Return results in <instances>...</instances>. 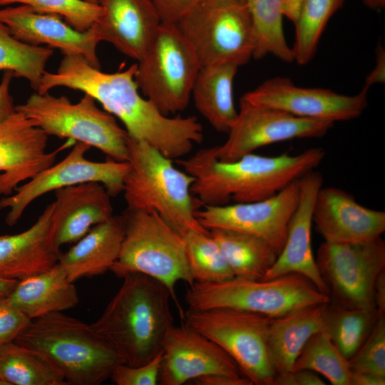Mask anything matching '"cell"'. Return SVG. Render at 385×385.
Returning <instances> with one entry per match:
<instances>
[{
  "label": "cell",
  "mask_w": 385,
  "mask_h": 385,
  "mask_svg": "<svg viewBox=\"0 0 385 385\" xmlns=\"http://www.w3.org/2000/svg\"><path fill=\"white\" fill-rule=\"evenodd\" d=\"M137 63L125 70L105 73L81 56H64L55 73L46 71L37 93L56 87L82 91L118 118L128 134L143 140L172 160L185 158L203 140V130L195 116L170 117L138 92L134 76Z\"/></svg>",
  "instance_id": "cell-1"
},
{
  "label": "cell",
  "mask_w": 385,
  "mask_h": 385,
  "mask_svg": "<svg viewBox=\"0 0 385 385\" xmlns=\"http://www.w3.org/2000/svg\"><path fill=\"white\" fill-rule=\"evenodd\" d=\"M325 155L323 148L317 147L294 155L252 153L232 162H221L212 146L175 162L193 177L190 190L197 201L203 206H218L270 198L317 168Z\"/></svg>",
  "instance_id": "cell-2"
},
{
  "label": "cell",
  "mask_w": 385,
  "mask_h": 385,
  "mask_svg": "<svg viewBox=\"0 0 385 385\" xmlns=\"http://www.w3.org/2000/svg\"><path fill=\"white\" fill-rule=\"evenodd\" d=\"M91 327L130 366L143 365L162 352L174 326L168 288L146 274L132 272Z\"/></svg>",
  "instance_id": "cell-3"
},
{
  "label": "cell",
  "mask_w": 385,
  "mask_h": 385,
  "mask_svg": "<svg viewBox=\"0 0 385 385\" xmlns=\"http://www.w3.org/2000/svg\"><path fill=\"white\" fill-rule=\"evenodd\" d=\"M14 342L44 356L68 384H101L125 364L91 324L62 312L31 320Z\"/></svg>",
  "instance_id": "cell-4"
},
{
  "label": "cell",
  "mask_w": 385,
  "mask_h": 385,
  "mask_svg": "<svg viewBox=\"0 0 385 385\" xmlns=\"http://www.w3.org/2000/svg\"><path fill=\"white\" fill-rule=\"evenodd\" d=\"M128 147L129 168L122 192L127 209L154 211L180 235L208 232L195 215L198 202L190 190L193 177L143 140L128 135Z\"/></svg>",
  "instance_id": "cell-5"
},
{
  "label": "cell",
  "mask_w": 385,
  "mask_h": 385,
  "mask_svg": "<svg viewBox=\"0 0 385 385\" xmlns=\"http://www.w3.org/2000/svg\"><path fill=\"white\" fill-rule=\"evenodd\" d=\"M124 235L119 256L111 268L115 275L138 272L153 277L170 290L182 319L184 312L175 287L183 280L194 283L183 237L154 211L128 210L122 214Z\"/></svg>",
  "instance_id": "cell-6"
},
{
  "label": "cell",
  "mask_w": 385,
  "mask_h": 385,
  "mask_svg": "<svg viewBox=\"0 0 385 385\" xmlns=\"http://www.w3.org/2000/svg\"><path fill=\"white\" fill-rule=\"evenodd\" d=\"M185 299L192 310L232 308L271 318L329 302L327 294L298 273L265 280L233 277L221 282H194L187 289Z\"/></svg>",
  "instance_id": "cell-7"
},
{
  "label": "cell",
  "mask_w": 385,
  "mask_h": 385,
  "mask_svg": "<svg viewBox=\"0 0 385 385\" xmlns=\"http://www.w3.org/2000/svg\"><path fill=\"white\" fill-rule=\"evenodd\" d=\"M16 111L33 120L48 136L85 143L114 160H128L127 131L88 94L73 103L64 96L36 92L24 103L16 106Z\"/></svg>",
  "instance_id": "cell-8"
},
{
  "label": "cell",
  "mask_w": 385,
  "mask_h": 385,
  "mask_svg": "<svg viewBox=\"0 0 385 385\" xmlns=\"http://www.w3.org/2000/svg\"><path fill=\"white\" fill-rule=\"evenodd\" d=\"M201 68L198 58L177 24L161 23L134 79L144 96L164 115L183 111Z\"/></svg>",
  "instance_id": "cell-9"
},
{
  "label": "cell",
  "mask_w": 385,
  "mask_h": 385,
  "mask_svg": "<svg viewBox=\"0 0 385 385\" xmlns=\"http://www.w3.org/2000/svg\"><path fill=\"white\" fill-rule=\"evenodd\" d=\"M201 67L246 64L255 48L245 0H202L178 24Z\"/></svg>",
  "instance_id": "cell-10"
},
{
  "label": "cell",
  "mask_w": 385,
  "mask_h": 385,
  "mask_svg": "<svg viewBox=\"0 0 385 385\" xmlns=\"http://www.w3.org/2000/svg\"><path fill=\"white\" fill-rule=\"evenodd\" d=\"M185 324L220 346L252 384L274 385L277 376L270 356L271 317L232 308L188 309Z\"/></svg>",
  "instance_id": "cell-11"
},
{
  "label": "cell",
  "mask_w": 385,
  "mask_h": 385,
  "mask_svg": "<svg viewBox=\"0 0 385 385\" xmlns=\"http://www.w3.org/2000/svg\"><path fill=\"white\" fill-rule=\"evenodd\" d=\"M315 260L328 287L330 302L351 309H376L374 284L385 270V242L381 237L360 243L324 242Z\"/></svg>",
  "instance_id": "cell-12"
},
{
  "label": "cell",
  "mask_w": 385,
  "mask_h": 385,
  "mask_svg": "<svg viewBox=\"0 0 385 385\" xmlns=\"http://www.w3.org/2000/svg\"><path fill=\"white\" fill-rule=\"evenodd\" d=\"M90 148L85 143L76 142L59 163L19 185L11 195L1 197L0 210H9L5 218L6 224L15 225L28 206L39 197L68 186L95 182L102 184L111 196L122 192L128 162L110 158L103 162L90 160L86 158Z\"/></svg>",
  "instance_id": "cell-13"
},
{
  "label": "cell",
  "mask_w": 385,
  "mask_h": 385,
  "mask_svg": "<svg viewBox=\"0 0 385 385\" xmlns=\"http://www.w3.org/2000/svg\"><path fill=\"white\" fill-rule=\"evenodd\" d=\"M333 125L330 121L298 117L241 98L237 119L225 142L215 146V155L221 162H232L272 143L322 137Z\"/></svg>",
  "instance_id": "cell-14"
},
{
  "label": "cell",
  "mask_w": 385,
  "mask_h": 385,
  "mask_svg": "<svg viewBox=\"0 0 385 385\" xmlns=\"http://www.w3.org/2000/svg\"><path fill=\"white\" fill-rule=\"evenodd\" d=\"M299 179L275 195L260 201L204 206L195 212L199 223L207 230L227 229L257 236L279 254L284 245L287 227L297 205Z\"/></svg>",
  "instance_id": "cell-15"
},
{
  "label": "cell",
  "mask_w": 385,
  "mask_h": 385,
  "mask_svg": "<svg viewBox=\"0 0 385 385\" xmlns=\"http://www.w3.org/2000/svg\"><path fill=\"white\" fill-rule=\"evenodd\" d=\"M368 90L364 86L359 93L347 96L330 89L299 87L289 78L275 77L245 93L241 98L298 117L334 123L361 115L367 106Z\"/></svg>",
  "instance_id": "cell-16"
},
{
  "label": "cell",
  "mask_w": 385,
  "mask_h": 385,
  "mask_svg": "<svg viewBox=\"0 0 385 385\" xmlns=\"http://www.w3.org/2000/svg\"><path fill=\"white\" fill-rule=\"evenodd\" d=\"M211 374L242 376L235 361L216 343L185 324L173 326L163 343L158 384L183 385Z\"/></svg>",
  "instance_id": "cell-17"
},
{
  "label": "cell",
  "mask_w": 385,
  "mask_h": 385,
  "mask_svg": "<svg viewBox=\"0 0 385 385\" xmlns=\"http://www.w3.org/2000/svg\"><path fill=\"white\" fill-rule=\"evenodd\" d=\"M48 135L34 121L16 111L0 124V195H10L23 182L55 163L66 142L48 152Z\"/></svg>",
  "instance_id": "cell-18"
},
{
  "label": "cell",
  "mask_w": 385,
  "mask_h": 385,
  "mask_svg": "<svg viewBox=\"0 0 385 385\" xmlns=\"http://www.w3.org/2000/svg\"><path fill=\"white\" fill-rule=\"evenodd\" d=\"M0 22L24 43L47 45L64 56H81L90 65L101 69L96 48L101 39L95 24L87 31H78L60 16L40 13L24 4L0 9Z\"/></svg>",
  "instance_id": "cell-19"
},
{
  "label": "cell",
  "mask_w": 385,
  "mask_h": 385,
  "mask_svg": "<svg viewBox=\"0 0 385 385\" xmlns=\"http://www.w3.org/2000/svg\"><path fill=\"white\" fill-rule=\"evenodd\" d=\"M312 222L329 243L369 242L385 232L384 211L364 207L353 195L334 187H322L317 192Z\"/></svg>",
  "instance_id": "cell-20"
},
{
  "label": "cell",
  "mask_w": 385,
  "mask_h": 385,
  "mask_svg": "<svg viewBox=\"0 0 385 385\" xmlns=\"http://www.w3.org/2000/svg\"><path fill=\"white\" fill-rule=\"evenodd\" d=\"M322 183V174L314 170L299 178V200L288 225L284 245L262 279L298 273L309 279L320 292L329 296L328 287L318 270L311 245L313 205Z\"/></svg>",
  "instance_id": "cell-21"
},
{
  "label": "cell",
  "mask_w": 385,
  "mask_h": 385,
  "mask_svg": "<svg viewBox=\"0 0 385 385\" xmlns=\"http://www.w3.org/2000/svg\"><path fill=\"white\" fill-rule=\"evenodd\" d=\"M60 248L54 237L51 202L27 230L0 235V277L19 281L47 271L58 262Z\"/></svg>",
  "instance_id": "cell-22"
},
{
  "label": "cell",
  "mask_w": 385,
  "mask_h": 385,
  "mask_svg": "<svg viewBox=\"0 0 385 385\" xmlns=\"http://www.w3.org/2000/svg\"><path fill=\"white\" fill-rule=\"evenodd\" d=\"M98 4L103 14L95 24L101 41L140 61L161 24L152 1L98 0Z\"/></svg>",
  "instance_id": "cell-23"
},
{
  "label": "cell",
  "mask_w": 385,
  "mask_h": 385,
  "mask_svg": "<svg viewBox=\"0 0 385 385\" xmlns=\"http://www.w3.org/2000/svg\"><path fill=\"white\" fill-rule=\"evenodd\" d=\"M54 192V237L60 247L76 242L93 226L113 215L111 195L99 183L71 185Z\"/></svg>",
  "instance_id": "cell-24"
},
{
  "label": "cell",
  "mask_w": 385,
  "mask_h": 385,
  "mask_svg": "<svg viewBox=\"0 0 385 385\" xmlns=\"http://www.w3.org/2000/svg\"><path fill=\"white\" fill-rule=\"evenodd\" d=\"M123 235V215H113L93 226L75 245L61 253L58 263L72 282L83 277L103 274L117 260Z\"/></svg>",
  "instance_id": "cell-25"
},
{
  "label": "cell",
  "mask_w": 385,
  "mask_h": 385,
  "mask_svg": "<svg viewBox=\"0 0 385 385\" xmlns=\"http://www.w3.org/2000/svg\"><path fill=\"white\" fill-rule=\"evenodd\" d=\"M7 297L31 320L71 309L79 302L73 282L58 263L47 271L19 280Z\"/></svg>",
  "instance_id": "cell-26"
},
{
  "label": "cell",
  "mask_w": 385,
  "mask_h": 385,
  "mask_svg": "<svg viewBox=\"0 0 385 385\" xmlns=\"http://www.w3.org/2000/svg\"><path fill=\"white\" fill-rule=\"evenodd\" d=\"M326 304L304 307L271 318L268 347L277 374L291 371L308 340L323 329Z\"/></svg>",
  "instance_id": "cell-27"
},
{
  "label": "cell",
  "mask_w": 385,
  "mask_h": 385,
  "mask_svg": "<svg viewBox=\"0 0 385 385\" xmlns=\"http://www.w3.org/2000/svg\"><path fill=\"white\" fill-rule=\"evenodd\" d=\"M237 68L230 63L201 67L192 86L196 109L218 132L227 133L237 117L232 88Z\"/></svg>",
  "instance_id": "cell-28"
},
{
  "label": "cell",
  "mask_w": 385,
  "mask_h": 385,
  "mask_svg": "<svg viewBox=\"0 0 385 385\" xmlns=\"http://www.w3.org/2000/svg\"><path fill=\"white\" fill-rule=\"evenodd\" d=\"M235 277L259 280L274 263L277 253L263 239L245 232L214 228L209 230Z\"/></svg>",
  "instance_id": "cell-29"
},
{
  "label": "cell",
  "mask_w": 385,
  "mask_h": 385,
  "mask_svg": "<svg viewBox=\"0 0 385 385\" xmlns=\"http://www.w3.org/2000/svg\"><path fill=\"white\" fill-rule=\"evenodd\" d=\"M0 385H68L42 354L15 342L0 344Z\"/></svg>",
  "instance_id": "cell-30"
},
{
  "label": "cell",
  "mask_w": 385,
  "mask_h": 385,
  "mask_svg": "<svg viewBox=\"0 0 385 385\" xmlns=\"http://www.w3.org/2000/svg\"><path fill=\"white\" fill-rule=\"evenodd\" d=\"M379 315L377 309H351L329 302L323 330L348 360L367 338Z\"/></svg>",
  "instance_id": "cell-31"
},
{
  "label": "cell",
  "mask_w": 385,
  "mask_h": 385,
  "mask_svg": "<svg viewBox=\"0 0 385 385\" xmlns=\"http://www.w3.org/2000/svg\"><path fill=\"white\" fill-rule=\"evenodd\" d=\"M248 8L255 39L253 57L272 54L285 62L294 61L282 26V0H245Z\"/></svg>",
  "instance_id": "cell-32"
},
{
  "label": "cell",
  "mask_w": 385,
  "mask_h": 385,
  "mask_svg": "<svg viewBox=\"0 0 385 385\" xmlns=\"http://www.w3.org/2000/svg\"><path fill=\"white\" fill-rule=\"evenodd\" d=\"M53 54L51 47L34 46L17 39L0 22V71H9L14 77L26 79L36 92Z\"/></svg>",
  "instance_id": "cell-33"
},
{
  "label": "cell",
  "mask_w": 385,
  "mask_h": 385,
  "mask_svg": "<svg viewBox=\"0 0 385 385\" xmlns=\"http://www.w3.org/2000/svg\"><path fill=\"white\" fill-rule=\"evenodd\" d=\"M302 369L322 375L333 385L351 384L352 371L348 360L323 329L308 340L292 370Z\"/></svg>",
  "instance_id": "cell-34"
},
{
  "label": "cell",
  "mask_w": 385,
  "mask_h": 385,
  "mask_svg": "<svg viewBox=\"0 0 385 385\" xmlns=\"http://www.w3.org/2000/svg\"><path fill=\"white\" fill-rule=\"evenodd\" d=\"M182 235L190 273L194 282H221L235 277L219 246L209 232L188 230Z\"/></svg>",
  "instance_id": "cell-35"
},
{
  "label": "cell",
  "mask_w": 385,
  "mask_h": 385,
  "mask_svg": "<svg viewBox=\"0 0 385 385\" xmlns=\"http://www.w3.org/2000/svg\"><path fill=\"white\" fill-rule=\"evenodd\" d=\"M344 0H304L294 23L295 41L291 48L294 61L308 63L315 55L320 37L333 14Z\"/></svg>",
  "instance_id": "cell-36"
},
{
  "label": "cell",
  "mask_w": 385,
  "mask_h": 385,
  "mask_svg": "<svg viewBox=\"0 0 385 385\" xmlns=\"http://www.w3.org/2000/svg\"><path fill=\"white\" fill-rule=\"evenodd\" d=\"M12 4L27 5L40 13L60 16L78 31L89 29L103 14L99 4L84 0H0V6Z\"/></svg>",
  "instance_id": "cell-37"
},
{
  "label": "cell",
  "mask_w": 385,
  "mask_h": 385,
  "mask_svg": "<svg viewBox=\"0 0 385 385\" xmlns=\"http://www.w3.org/2000/svg\"><path fill=\"white\" fill-rule=\"evenodd\" d=\"M352 372L385 377V314H380L370 334L348 359Z\"/></svg>",
  "instance_id": "cell-38"
},
{
  "label": "cell",
  "mask_w": 385,
  "mask_h": 385,
  "mask_svg": "<svg viewBox=\"0 0 385 385\" xmlns=\"http://www.w3.org/2000/svg\"><path fill=\"white\" fill-rule=\"evenodd\" d=\"M161 360L162 352L143 365L120 364L113 370L110 379L117 385H157Z\"/></svg>",
  "instance_id": "cell-39"
},
{
  "label": "cell",
  "mask_w": 385,
  "mask_h": 385,
  "mask_svg": "<svg viewBox=\"0 0 385 385\" xmlns=\"http://www.w3.org/2000/svg\"><path fill=\"white\" fill-rule=\"evenodd\" d=\"M31 319L14 306L6 295H0V344L14 342Z\"/></svg>",
  "instance_id": "cell-40"
},
{
  "label": "cell",
  "mask_w": 385,
  "mask_h": 385,
  "mask_svg": "<svg viewBox=\"0 0 385 385\" xmlns=\"http://www.w3.org/2000/svg\"><path fill=\"white\" fill-rule=\"evenodd\" d=\"M161 23L177 24L202 0H151Z\"/></svg>",
  "instance_id": "cell-41"
},
{
  "label": "cell",
  "mask_w": 385,
  "mask_h": 385,
  "mask_svg": "<svg viewBox=\"0 0 385 385\" xmlns=\"http://www.w3.org/2000/svg\"><path fill=\"white\" fill-rule=\"evenodd\" d=\"M317 373L309 369L292 370L277 374L274 385H324Z\"/></svg>",
  "instance_id": "cell-42"
},
{
  "label": "cell",
  "mask_w": 385,
  "mask_h": 385,
  "mask_svg": "<svg viewBox=\"0 0 385 385\" xmlns=\"http://www.w3.org/2000/svg\"><path fill=\"white\" fill-rule=\"evenodd\" d=\"M14 77L12 72L4 73L0 82V124L16 112V106L10 93V85Z\"/></svg>",
  "instance_id": "cell-43"
},
{
  "label": "cell",
  "mask_w": 385,
  "mask_h": 385,
  "mask_svg": "<svg viewBox=\"0 0 385 385\" xmlns=\"http://www.w3.org/2000/svg\"><path fill=\"white\" fill-rule=\"evenodd\" d=\"M196 385H252L246 377H233L225 374H211L192 380Z\"/></svg>",
  "instance_id": "cell-44"
},
{
  "label": "cell",
  "mask_w": 385,
  "mask_h": 385,
  "mask_svg": "<svg viewBox=\"0 0 385 385\" xmlns=\"http://www.w3.org/2000/svg\"><path fill=\"white\" fill-rule=\"evenodd\" d=\"M385 82V51L379 44L376 50V64L366 78L364 86L369 88L376 83Z\"/></svg>",
  "instance_id": "cell-45"
},
{
  "label": "cell",
  "mask_w": 385,
  "mask_h": 385,
  "mask_svg": "<svg viewBox=\"0 0 385 385\" xmlns=\"http://www.w3.org/2000/svg\"><path fill=\"white\" fill-rule=\"evenodd\" d=\"M373 296L379 314H385V270L379 274L375 280Z\"/></svg>",
  "instance_id": "cell-46"
},
{
  "label": "cell",
  "mask_w": 385,
  "mask_h": 385,
  "mask_svg": "<svg viewBox=\"0 0 385 385\" xmlns=\"http://www.w3.org/2000/svg\"><path fill=\"white\" fill-rule=\"evenodd\" d=\"M304 0H282L281 11L282 16H286L294 24L297 20Z\"/></svg>",
  "instance_id": "cell-47"
},
{
  "label": "cell",
  "mask_w": 385,
  "mask_h": 385,
  "mask_svg": "<svg viewBox=\"0 0 385 385\" xmlns=\"http://www.w3.org/2000/svg\"><path fill=\"white\" fill-rule=\"evenodd\" d=\"M385 377L366 373L352 372L350 385H384Z\"/></svg>",
  "instance_id": "cell-48"
},
{
  "label": "cell",
  "mask_w": 385,
  "mask_h": 385,
  "mask_svg": "<svg viewBox=\"0 0 385 385\" xmlns=\"http://www.w3.org/2000/svg\"><path fill=\"white\" fill-rule=\"evenodd\" d=\"M18 280L0 277V295H9L17 284Z\"/></svg>",
  "instance_id": "cell-49"
},
{
  "label": "cell",
  "mask_w": 385,
  "mask_h": 385,
  "mask_svg": "<svg viewBox=\"0 0 385 385\" xmlns=\"http://www.w3.org/2000/svg\"><path fill=\"white\" fill-rule=\"evenodd\" d=\"M364 4L371 9H381L385 6V0H363Z\"/></svg>",
  "instance_id": "cell-50"
},
{
  "label": "cell",
  "mask_w": 385,
  "mask_h": 385,
  "mask_svg": "<svg viewBox=\"0 0 385 385\" xmlns=\"http://www.w3.org/2000/svg\"><path fill=\"white\" fill-rule=\"evenodd\" d=\"M84 1H86V2H88V3L98 4V0H84Z\"/></svg>",
  "instance_id": "cell-51"
}]
</instances>
